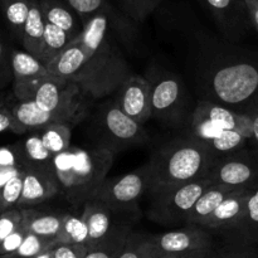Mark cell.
Segmentation results:
<instances>
[{"label": "cell", "mask_w": 258, "mask_h": 258, "mask_svg": "<svg viewBox=\"0 0 258 258\" xmlns=\"http://www.w3.org/2000/svg\"><path fill=\"white\" fill-rule=\"evenodd\" d=\"M151 241L163 254H209L213 243L211 233L196 224H188L184 228L151 236Z\"/></svg>", "instance_id": "ba28073f"}, {"label": "cell", "mask_w": 258, "mask_h": 258, "mask_svg": "<svg viewBox=\"0 0 258 258\" xmlns=\"http://www.w3.org/2000/svg\"><path fill=\"white\" fill-rule=\"evenodd\" d=\"M5 19L12 32L22 40L23 29L29 15L32 0H0Z\"/></svg>", "instance_id": "4316f807"}, {"label": "cell", "mask_w": 258, "mask_h": 258, "mask_svg": "<svg viewBox=\"0 0 258 258\" xmlns=\"http://www.w3.org/2000/svg\"><path fill=\"white\" fill-rule=\"evenodd\" d=\"M77 40L86 52L87 60L71 83L77 85L83 95L103 97L120 88L130 77L122 57L110 44L107 37L95 35Z\"/></svg>", "instance_id": "3957f363"}, {"label": "cell", "mask_w": 258, "mask_h": 258, "mask_svg": "<svg viewBox=\"0 0 258 258\" xmlns=\"http://www.w3.org/2000/svg\"><path fill=\"white\" fill-rule=\"evenodd\" d=\"M212 90L222 102H246L258 95V67L247 62L226 66L212 78Z\"/></svg>", "instance_id": "5b68a950"}, {"label": "cell", "mask_w": 258, "mask_h": 258, "mask_svg": "<svg viewBox=\"0 0 258 258\" xmlns=\"http://www.w3.org/2000/svg\"><path fill=\"white\" fill-rule=\"evenodd\" d=\"M5 131L15 133L14 116H13L12 107H8V106H3L0 108V134Z\"/></svg>", "instance_id": "ab89813d"}, {"label": "cell", "mask_w": 258, "mask_h": 258, "mask_svg": "<svg viewBox=\"0 0 258 258\" xmlns=\"http://www.w3.org/2000/svg\"><path fill=\"white\" fill-rule=\"evenodd\" d=\"M45 23L55 25L70 34L73 40L82 32V22L63 0H39Z\"/></svg>", "instance_id": "e0dca14e"}, {"label": "cell", "mask_w": 258, "mask_h": 258, "mask_svg": "<svg viewBox=\"0 0 258 258\" xmlns=\"http://www.w3.org/2000/svg\"><path fill=\"white\" fill-rule=\"evenodd\" d=\"M88 242V227L82 216L63 214L60 231L55 238V243L85 244Z\"/></svg>", "instance_id": "484cf974"}, {"label": "cell", "mask_w": 258, "mask_h": 258, "mask_svg": "<svg viewBox=\"0 0 258 258\" xmlns=\"http://www.w3.org/2000/svg\"><path fill=\"white\" fill-rule=\"evenodd\" d=\"M42 140L45 148L53 154L63 153L71 148V135H72V127L64 123H52L45 126L39 131Z\"/></svg>", "instance_id": "83f0119b"}, {"label": "cell", "mask_w": 258, "mask_h": 258, "mask_svg": "<svg viewBox=\"0 0 258 258\" xmlns=\"http://www.w3.org/2000/svg\"><path fill=\"white\" fill-rule=\"evenodd\" d=\"M10 68L14 77V95L19 101L33 100L40 82L50 76L45 66L27 50H13Z\"/></svg>", "instance_id": "9c48e42d"}, {"label": "cell", "mask_w": 258, "mask_h": 258, "mask_svg": "<svg viewBox=\"0 0 258 258\" xmlns=\"http://www.w3.org/2000/svg\"><path fill=\"white\" fill-rule=\"evenodd\" d=\"M20 155H22L23 168H37L44 170L53 169L54 155L45 148L39 131L30 134L24 139L23 143L18 144Z\"/></svg>", "instance_id": "44dd1931"}, {"label": "cell", "mask_w": 258, "mask_h": 258, "mask_svg": "<svg viewBox=\"0 0 258 258\" xmlns=\"http://www.w3.org/2000/svg\"><path fill=\"white\" fill-rule=\"evenodd\" d=\"M253 189L237 190L227 197L213 214L203 223V228H236L241 226L246 214L247 202Z\"/></svg>", "instance_id": "9a60e30c"}, {"label": "cell", "mask_w": 258, "mask_h": 258, "mask_svg": "<svg viewBox=\"0 0 258 258\" xmlns=\"http://www.w3.org/2000/svg\"><path fill=\"white\" fill-rule=\"evenodd\" d=\"M23 191V173L15 176L4 188L0 189V209L8 211L12 208H18Z\"/></svg>", "instance_id": "836d02e7"}, {"label": "cell", "mask_w": 258, "mask_h": 258, "mask_svg": "<svg viewBox=\"0 0 258 258\" xmlns=\"http://www.w3.org/2000/svg\"><path fill=\"white\" fill-rule=\"evenodd\" d=\"M234 189L228 188L224 185H211L201 198L197 201L196 206L191 209L190 214L186 218V224H196V226H203L204 222L216 212L222 204V202L234 193Z\"/></svg>", "instance_id": "ffe728a7"}, {"label": "cell", "mask_w": 258, "mask_h": 258, "mask_svg": "<svg viewBox=\"0 0 258 258\" xmlns=\"http://www.w3.org/2000/svg\"><path fill=\"white\" fill-rule=\"evenodd\" d=\"M115 211L97 199H90L85 203V209L81 214L88 227V251L102 243L113 233L120 224L115 223Z\"/></svg>", "instance_id": "5bb4252c"}, {"label": "cell", "mask_w": 258, "mask_h": 258, "mask_svg": "<svg viewBox=\"0 0 258 258\" xmlns=\"http://www.w3.org/2000/svg\"><path fill=\"white\" fill-rule=\"evenodd\" d=\"M12 112L15 121V134H23L27 131L35 133L52 123H64L71 127L77 123V121L64 113L42 110L33 100L18 101L12 107Z\"/></svg>", "instance_id": "7c38bea8"}, {"label": "cell", "mask_w": 258, "mask_h": 258, "mask_svg": "<svg viewBox=\"0 0 258 258\" xmlns=\"http://www.w3.org/2000/svg\"><path fill=\"white\" fill-rule=\"evenodd\" d=\"M161 0H121L123 10L135 20H144L154 12Z\"/></svg>", "instance_id": "e575fe53"}, {"label": "cell", "mask_w": 258, "mask_h": 258, "mask_svg": "<svg viewBox=\"0 0 258 258\" xmlns=\"http://www.w3.org/2000/svg\"><path fill=\"white\" fill-rule=\"evenodd\" d=\"M158 252V248L151 241V237L130 234L122 252L117 258H149Z\"/></svg>", "instance_id": "4dcf8cb0"}, {"label": "cell", "mask_w": 258, "mask_h": 258, "mask_svg": "<svg viewBox=\"0 0 258 258\" xmlns=\"http://www.w3.org/2000/svg\"><path fill=\"white\" fill-rule=\"evenodd\" d=\"M102 125L106 134L117 144L134 145L146 140L143 125L123 113L116 103L106 106L102 113Z\"/></svg>", "instance_id": "4fadbf2b"}, {"label": "cell", "mask_w": 258, "mask_h": 258, "mask_svg": "<svg viewBox=\"0 0 258 258\" xmlns=\"http://www.w3.org/2000/svg\"><path fill=\"white\" fill-rule=\"evenodd\" d=\"M59 193V184L54 170L37 168H24L23 171V191L18 208L25 209L37 206Z\"/></svg>", "instance_id": "8fae6325"}, {"label": "cell", "mask_w": 258, "mask_h": 258, "mask_svg": "<svg viewBox=\"0 0 258 258\" xmlns=\"http://www.w3.org/2000/svg\"><path fill=\"white\" fill-rule=\"evenodd\" d=\"M149 191L148 165L121 176L106 179L92 199L102 202L115 212H130L136 208L144 193Z\"/></svg>", "instance_id": "8992f818"}, {"label": "cell", "mask_w": 258, "mask_h": 258, "mask_svg": "<svg viewBox=\"0 0 258 258\" xmlns=\"http://www.w3.org/2000/svg\"><path fill=\"white\" fill-rule=\"evenodd\" d=\"M209 254L203 253H188V254H163L160 253L158 258H207Z\"/></svg>", "instance_id": "bcb514c9"}, {"label": "cell", "mask_w": 258, "mask_h": 258, "mask_svg": "<svg viewBox=\"0 0 258 258\" xmlns=\"http://www.w3.org/2000/svg\"><path fill=\"white\" fill-rule=\"evenodd\" d=\"M218 258H256V254L251 249H241L238 252L226 253L223 256H219Z\"/></svg>", "instance_id": "f6af8a7d"}, {"label": "cell", "mask_w": 258, "mask_h": 258, "mask_svg": "<svg viewBox=\"0 0 258 258\" xmlns=\"http://www.w3.org/2000/svg\"><path fill=\"white\" fill-rule=\"evenodd\" d=\"M211 185V180L206 176L189 183L163 186L149 191L151 196L149 217L161 224L186 223V218L197 201Z\"/></svg>", "instance_id": "277c9868"}, {"label": "cell", "mask_w": 258, "mask_h": 258, "mask_svg": "<svg viewBox=\"0 0 258 258\" xmlns=\"http://www.w3.org/2000/svg\"><path fill=\"white\" fill-rule=\"evenodd\" d=\"M73 42L72 38L68 33L62 30L55 25L45 23L44 37H43L42 47H40V53L38 59L47 66L48 63L52 62L59 53H62L66 48Z\"/></svg>", "instance_id": "cb8c5ba5"}, {"label": "cell", "mask_w": 258, "mask_h": 258, "mask_svg": "<svg viewBox=\"0 0 258 258\" xmlns=\"http://www.w3.org/2000/svg\"><path fill=\"white\" fill-rule=\"evenodd\" d=\"M248 113L252 118V139L253 140L254 145L258 151V95L256 96V100L253 101V105H252L251 111Z\"/></svg>", "instance_id": "b9f144b4"}, {"label": "cell", "mask_w": 258, "mask_h": 258, "mask_svg": "<svg viewBox=\"0 0 258 258\" xmlns=\"http://www.w3.org/2000/svg\"><path fill=\"white\" fill-rule=\"evenodd\" d=\"M23 219L24 216H23V209L20 208H12L0 213V243L19 228L20 224L23 223Z\"/></svg>", "instance_id": "d590c367"}, {"label": "cell", "mask_w": 258, "mask_h": 258, "mask_svg": "<svg viewBox=\"0 0 258 258\" xmlns=\"http://www.w3.org/2000/svg\"><path fill=\"white\" fill-rule=\"evenodd\" d=\"M159 254H160V252H158V253H155V254H153V256H150L149 258H158V256Z\"/></svg>", "instance_id": "f907efd6"}, {"label": "cell", "mask_w": 258, "mask_h": 258, "mask_svg": "<svg viewBox=\"0 0 258 258\" xmlns=\"http://www.w3.org/2000/svg\"><path fill=\"white\" fill-rule=\"evenodd\" d=\"M2 212H3V211H2V209H0V213H2Z\"/></svg>", "instance_id": "816d5d0a"}, {"label": "cell", "mask_w": 258, "mask_h": 258, "mask_svg": "<svg viewBox=\"0 0 258 258\" xmlns=\"http://www.w3.org/2000/svg\"><path fill=\"white\" fill-rule=\"evenodd\" d=\"M244 5H246L249 18H251L252 24L254 25L258 32V0H244Z\"/></svg>", "instance_id": "7bdbcfd3"}, {"label": "cell", "mask_w": 258, "mask_h": 258, "mask_svg": "<svg viewBox=\"0 0 258 258\" xmlns=\"http://www.w3.org/2000/svg\"><path fill=\"white\" fill-rule=\"evenodd\" d=\"M86 60H87L86 52L83 50L81 43L75 39L52 62L48 63L45 68L50 76L71 82L72 78L82 70Z\"/></svg>", "instance_id": "d6986e66"}, {"label": "cell", "mask_w": 258, "mask_h": 258, "mask_svg": "<svg viewBox=\"0 0 258 258\" xmlns=\"http://www.w3.org/2000/svg\"><path fill=\"white\" fill-rule=\"evenodd\" d=\"M197 110L206 115L223 130L238 131L251 140L252 139V118L248 113H236L223 106L216 105L209 101H202Z\"/></svg>", "instance_id": "2e32d148"}, {"label": "cell", "mask_w": 258, "mask_h": 258, "mask_svg": "<svg viewBox=\"0 0 258 258\" xmlns=\"http://www.w3.org/2000/svg\"><path fill=\"white\" fill-rule=\"evenodd\" d=\"M23 171H24V168H22V166H13V168L0 166V189L4 188L12 179L20 175Z\"/></svg>", "instance_id": "60d3db41"}, {"label": "cell", "mask_w": 258, "mask_h": 258, "mask_svg": "<svg viewBox=\"0 0 258 258\" xmlns=\"http://www.w3.org/2000/svg\"><path fill=\"white\" fill-rule=\"evenodd\" d=\"M131 234L130 224L121 223L113 233L101 244L90 249L85 258H117Z\"/></svg>", "instance_id": "d4e9b609"}, {"label": "cell", "mask_w": 258, "mask_h": 258, "mask_svg": "<svg viewBox=\"0 0 258 258\" xmlns=\"http://www.w3.org/2000/svg\"><path fill=\"white\" fill-rule=\"evenodd\" d=\"M206 2L212 9L217 10V12H223L231 7L233 0H206Z\"/></svg>", "instance_id": "ee69618b"}, {"label": "cell", "mask_w": 258, "mask_h": 258, "mask_svg": "<svg viewBox=\"0 0 258 258\" xmlns=\"http://www.w3.org/2000/svg\"><path fill=\"white\" fill-rule=\"evenodd\" d=\"M4 58H5V48L4 44H3L2 39H0V73H2V68L4 66Z\"/></svg>", "instance_id": "7dc6e473"}, {"label": "cell", "mask_w": 258, "mask_h": 258, "mask_svg": "<svg viewBox=\"0 0 258 258\" xmlns=\"http://www.w3.org/2000/svg\"><path fill=\"white\" fill-rule=\"evenodd\" d=\"M3 106H5V98L3 97V96H0V108H2Z\"/></svg>", "instance_id": "681fc988"}, {"label": "cell", "mask_w": 258, "mask_h": 258, "mask_svg": "<svg viewBox=\"0 0 258 258\" xmlns=\"http://www.w3.org/2000/svg\"><path fill=\"white\" fill-rule=\"evenodd\" d=\"M88 248L85 244H64L57 243L53 247L54 258H85Z\"/></svg>", "instance_id": "74e56055"}, {"label": "cell", "mask_w": 258, "mask_h": 258, "mask_svg": "<svg viewBox=\"0 0 258 258\" xmlns=\"http://www.w3.org/2000/svg\"><path fill=\"white\" fill-rule=\"evenodd\" d=\"M115 159L110 146L96 148L71 146L53 159V169L59 191L73 204L86 203L95 197L107 179Z\"/></svg>", "instance_id": "6da1fadb"}, {"label": "cell", "mask_w": 258, "mask_h": 258, "mask_svg": "<svg viewBox=\"0 0 258 258\" xmlns=\"http://www.w3.org/2000/svg\"><path fill=\"white\" fill-rule=\"evenodd\" d=\"M0 166H8V168L22 166L23 168L22 155H20L18 144L12 146L0 148Z\"/></svg>", "instance_id": "f35d334b"}, {"label": "cell", "mask_w": 258, "mask_h": 258, "mask_svg": "<svg viewBox=\"0 0 258 258\" xmlns=\"http://www.w3.org/2000/svg\"><path fill=\"white\" fill-rule=\"evenodd\" d=\"M44 29L45 20L43 17L42 9H40L39 0H32L29 15L27 18V22H25L20 42L28 53L37 58L39 57L43 37H44Z\"/></svg>", "instance_id": "7402d4cb"}, {"label": "cell", "mask_w": 258, "mask_h": 258, "mask_svg": "<svg viewBox=\"0 0 258 258\" xmlns=\"http://www.w3.org/2000/svg\"><path fill=\"white\" fill-rule=\"evenodd\" d=\"M63 2L78 15L82 25L97 13L108 9L107 0H63Z\"/></svg>", "instance_id": "d6a6232c"}, {"label": "cell", "mask_w": 258, "mask_h": 258, "mask_svg": "<svg viewBox=\"0 0 258 258\" xmlns=\"http://www.w3.org/2000/svg\"><path fill=\"white\" fill-rule=\"evenodd\" d=\"M28 233H29V232H28L24 222H23L17 231L13 232L10 236H8L7 238L0 243V257L8 256V254H12L13 252L17 251L20 247V244L23 243V241L25 239V237L28 236Z\"/></svg>", "instance_id": "8d00e7d4"}, {"label": "cell", "mask_w": 258, "mask_h": 258, "mask_svg": "<svg viewBox=\"0 0 258 258\" xmlns=\"http://www.w3.org/2000/svg\"><path fill=\"white\" fill-rule=\"evenodd\" d=\"M23 222L29 233L55 242L62 227L63 216L55 213H43L28 208L23 209Z\"/></svg>", "instance_id": "603a6c76"}, {"label": "cell", "mask_w": 258, "mask_h": 258, "mask_svg": "<svg viewBox=\"0 0 258 258\" xmlns=\"http://www.w3.org/2000/svg\"><path fill=\"white\" fill-rule=\"evenodd\" d=\"M153 116H169L180 103L181 86L176 78L166 77L150 83Z\"/></svg>", "instance_id": "ac0fdd59"}, {"label": "cell", "mask_w": 258, "mask_h": 258, "mask_svg": "<svg viewBox=\"0 0 258 258\" xmlns=\"http://www.w3.org/2000/svg\"><path fill=\"white\" fill-rule=\"evenodd\" d=\"M247 140H249V139L247 138L246 135H243V134L238 133V131L226 130L222 133L221 136L214 139V140L211 141L207 146H208L217 156L222 155V154L229 155V154H233L236 153V151L241 150Z\"/></svg>", "instance_id": "f546056e"}, {"label": "cell", "mask_w": 258, "mask_h": 258, "mask_svg": "<svg viewBox=\"0 0 258 258\" xmlns=\"http://www.w3.org/2000/svg\"><path fill=\"white\" fill-rule=\"evenodd\" d=\"M233 154L224 160L218 159L207 178L212 185H224L234 190L253 189L258 184V161L248 155Z\"/></svg>", "instance_id": "52a82bcc"}, {"label": "cell", "mask_w": 258, "mask_h": 258, "mask_svg": "<svg viewBox=\"0 0 258 258\" xmlns=\"http://www.w3.org/2000/svg\"><path fill=\"white\" fill-rule=\"evenodd\" d=\"M238 231L246 241L258 244V184L253 188L246 207V214Z\"/></svg>", "instance_id": "f1b7e54d"}, {"label": "cell", "mask_w": 258, "mask_h": 258, "mask_svg": "<svg viewBox=\"0 0 258 258\" xmlns=\"http://www.w3.org/2000/svg\"><path fill=\"white\" fill-rule=\"evenodd\" d=\"M53 247H54V246H53ZM53 247H50V248L47 249V251L42 252V253L38 254V256L34 257V258H54V257H53Z\"/></svg>", "instance_id": "c3c4849f"}, {"label": "cell", "mask_w": 258, "mask_h": 258, "mask_svg": "<svg viewBox=\"0 0 258 258\" xmlns=\"http://www.w3.org/2000/svg\"><path fill=\"white\" fill-rule=\"evenodd\" d=\"M217 160L218 156L194 138L169 144L146 164L149 191L206 178Z\"/></svg>", "instance_id": "7a4b0ae2"}, {"label": "cell", "mask_w": 258, "mask_h": 258, "mask_svg": "<svg viewBox=\"0 0 258 258\" xmlns=\"http://www.w3.org/2000/svg\"><path fill=\"white\" fill-rule=\"evenodd\" d=\"M116 105L140 125L153 116L150 82L140 76L128 77L118 90Z\"/></svg>", "instance_id": "30bf717a"}, {"label": "cell", "mask_w": 258, "mask_h": 258, "mask_svg": "<svg viewBox=\"0 0 258 258\" xmlns=\"http://www.w3.org/2000/svg\"><path fill=\"white\" fill-rule=\"evenodd\" d=\"M54 241H49V239L42 238L39 236H35L33 233H28L23 243L20 244L19 248L12 254L8 256H2L0 258H34L42 252L47 251L50 247L55 246Z\"/></svg>", "instance_id": "1f68e13d"}]
</instances>
